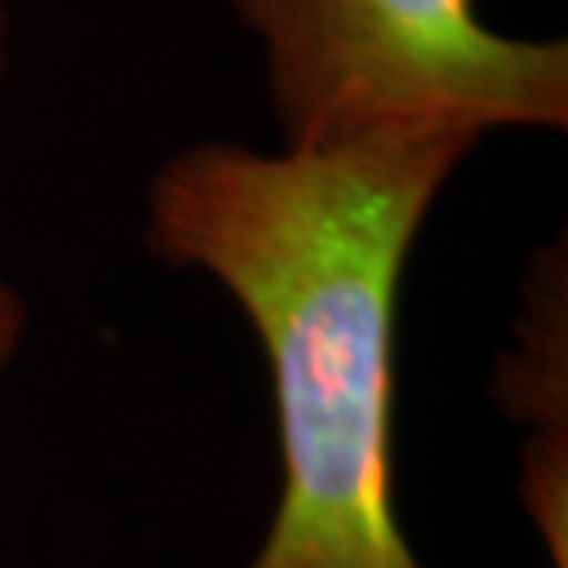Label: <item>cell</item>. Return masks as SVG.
<instances>
[{"label": "cell", "mask_w": 568, "mask_h": 568, "mask_svg": "<svg viewBox=\"0 0 568 568\" xmlns=\"http://www.w3.org/2000/svg\"><path fill=\"white\" fill-rule=\"evenodd\" d=\"M476 144L410 126L277 152L200 141L148 181L152 255L233 295L274 381L281 498L247 568H422L392 498L395 303Z\"/></svg>", "instance_id": "cell-1"}, {"label": "cell", "mask_w": 568, "mask_h": 568, "mask_svg": "<svg viewBox=\"0 0 568 568\" xmlns=\"http://www.w3.org/2000/svg\"><path fill=\"white\" fill-rule=\"evenodd\" d=\"M266 60L284 148L410 126H568V41L491 30L476 0H230Z\"/></svg>", "instance_id": "cell-2"}, {"label": "cell", "mask_w": 568, "mask_h": 568, "mask_svg": "<svg viewBox=\"0 0 568 568\" xmlns=\"http://www.w3.org/2000/svg\"><path fill=\"white\" fill-rule=\"evenodd\" d=\"M22 336H27V303L8 281H0V366L19 351Z\"/></svg>", "instance_id": "cell-3"}, {"label": "cell", "mask_w": 568, "mask_h": 568, "mask_svg": "<svg viewBox=\"0 0 568 568\" xmlns=\"http://www.w3.org/2000/svg\"><path fill=\"white\" fill-rule=\"evenodd\" d=\"M11 27V0H0V97H4V71H8V30Z\"/></svg>", "instance_id": "cell-4"}]
</instances>
